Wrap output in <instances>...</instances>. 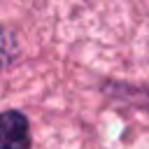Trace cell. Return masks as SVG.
<instances>
[{
	"instance_id": "6da1fadb",
	"label": "cell",
	"mask_w": 149,
	"mask_h": 149,
	"mask_svg": "<svg viewBox=\"0 0 149 149\" xmlns=\"http://www.w3.org/2000/svg\"><path fill=\"white\" fill-rule=\"evenodd\" d=\"M28 147V121L23 114L9 109L0 119V149H26Z\"/></svg>"
}]
</instances>
